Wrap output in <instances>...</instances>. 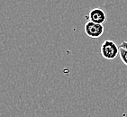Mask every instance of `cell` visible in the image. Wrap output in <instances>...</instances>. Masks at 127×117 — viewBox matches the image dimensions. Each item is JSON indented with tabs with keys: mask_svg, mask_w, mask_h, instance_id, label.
<instances>
[{
	"mask_svg": "<svg viewBox=\"0 0 127 117\" xmlns=\"http://www.w3.org/2000/svg\"><path fill=\"white\" fill-rule=\"evenodd\" d=\"M119 47L115 42L107 40L103 42L101 45V54L105 59H114L119 54Z\"/></svg>",
	"mask_w": 127,
	"mask_h": 117,
	"instance_id": "1",
	"label": "cell"
},
{
	"mask_svg": "<svg viewBox=\"0 0 127 117\" xmlns=\"http://www.w3.org/2000/svg\"><path fill=\"white\" fill-rule=\"evenodd\" d=\"M86 34L90 38H99L104 33V26L100 24H95L94 22L88 21L84 27Z\"/></svg>",
	"mask_w": 127,
	"mask_h": 117,
	"instance_id": "2",
	"label": "cell"
},
{
	"mask_svg": "<svg viewBox=\"0 0 127 117\" xmlns=\"http://www.w3.org/2000/svg\"><path fill=\"white\" fill-rule=\"evenodd\" d=\"M89 21L94 22L95 24H100L103 25L104 23L106 21V14L104 10L100 9V8H94L89 12Z\"/></svg>",
	"mask_w": 127,
	"mask_h": 117,
	"instance_id": "3",
	"label": "cell"
},
{
	"mask_svg": "<svg viewBox=\"0 0 127 117\" xmlns=\"http://www.w3.org/2000/svg\"><path fill=\"white\" fill-rule=\"evenodd\" d=\"M119 54H120V58H121L122 61L125 63V65H126V66H127V50H125V49H124V48H121V47H120Z\"/></svg>",
	"mask_w": 127,
	"mask_h": 117,
	"instance_id": "4",
	"label": "cell"
},
{
	"mask_svg": "<svg viewBox=\"0 0 127 117\" xmlns=\"http://www.w3.org/2000/svg\"><path fill=\"white\" fill-rule=\"evenodd\" d=\"M120 47L121 48H124V49L127 50V42H123L122 43H121V45H120Z\"/></svg>",
	"mask_w": 127,
	"mask_h": 117,
	"instance_id": "5",
	"label": "cell"
}]
</instances>
